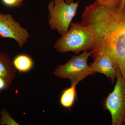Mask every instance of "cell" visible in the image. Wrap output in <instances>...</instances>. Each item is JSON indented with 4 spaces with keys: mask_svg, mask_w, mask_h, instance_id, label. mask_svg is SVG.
<instances>
[{
    "mask_svg": "<svg viewBox=\"0 0 125 125\" xmlns=\"http://www.w3.org/2000/svg\"><path fill=\"white\" fill-rule=\"evenodd\" d=\"M79 1L67 4L65 0H52L47 9L48 23L50 29L56 30L61 36L69 29L72 20L76 15Z\"/></svg>",
    "mask_w": 125,
    "mask_h": 125,
    "instance_id": "3957f363",
    "label": "cell"
},
{
    "mask_svg": "<svg viewBox=\"0 0 125 125\" xmlns=\"http://www.w3.org/2000/svg\"><path fill=\"white\" fill-rule=\"evenodd\" d=\"M125 4V0H122L121 3L120 7H124Z\"/></svg>",
    "mask_w": 125,
    "mask_h": 125,
    "instance_id": "9a60e30c",
    "label": "cell"
},
{
    "mask_svg": "<svg viewBox=\"0 0 125 125\" xmlns=\"http://www.w3.org/2000/svg\"><path fill=\"white\" fill-rule=\"evenodd\" d=\"M93 57L94 62L90 66L95 73L98 72L105 75L113 83L120 71L117 69L111 56L108 53L102 52Z\"/></svg>",
    "mask_w": 125,
    "mask_h": 125,
    "instance_id": "52a82bcc",
    "label": "cell"
},
{
    "mask_svg": "<svg viewBox=\"0 0 125 125\" xmlns=\"http://www.w3.org/2000/svg\"><path fill=\"white\" fill-rule=\"evenodd\" d=\"M95 1L104 7L112 8L120 6L122 0H95Z\"/></svg>",
    "mask_w": 125,
    "mask_h": 125,
    "instance_id": "7c38bea8",
    "label": "cell"
},
{
    "mask_svg": "<svg viewBox=\"0 0 125 125\" xmlns=\"http://www.w3.org/2000/svg\"><path fill=\"white\" fill-rule=\"evenodd\" d=\"M2 3L9 7H20L22 3L20 0H1Z\"/></svg>",
    "mask_w": 125,
    "mask_h": 125,
    "instance_id": "4fadbf2b",
    "label": "cell"
},
{
    "mask_svg": "<svg viewBox=\"0 0 125 125\" xmlns=\"http://www.w3.org/2000/svg\"><path fill=\"white\" fill-rule=\"evenodd\" d=\"M81 19L93 36L91 55L108 53L120 71L125 57V4L107 8L95 1L85 6Z\"/></svg>",
    "mask_w": 125,
    "mask_h": 125,
    "instance_id": "6da1fadb",
    "label": "cell"
},
{
    "mask_svg": "<svg viewBox=\"0 0 125 125\" xmlns=\"http://www.w3.org/2000/svg\"><path fill=\"white\" fill-rule=\"evenodd\" d=\"M124 121H125V120H124Z\"/></svg>",
    "mask_w": 125,
    "mask_h": 125,
    "instance_id": "ac0fdd59",
    "label": "cell"
},
{
    "mask_svg": "<svg viewBox=\"0 0 125 125\" xmlns=\"http://www.w3.org/2000/svg\"><path fill=\"white\" fill-rule=\"evenodd\" d=\"M94 40L92 33L81 23H72L66 33L56 41L54 45L59 52H72L79 54L91 50Z\"/></svg>",
    "mask_w": 125,
    "mask_h": 125,
    "instance_id": "7a4b0ae2",
    "label": "cell"
},
{
    "mask_svg": "<svg viewBox=\"0 0 125 125\" xmlns=\"http://www.w3.org/2000/svg\"><path fill=\"white\" fill-rule=\"evenodd\" d=\"M1 115L0 120V125H20L13 119L10 115L5 109H2L0 111Z\"/></svg>",
    "mask_w": 125,
    "mask_h": 125,
    "instance_id": "8fae6325",
    "label": "cell"
},
{
    "mask_svg": "<svg viewBox=\"0 0 125 125\" xmlns=\"http://www.w3.org/2000/svg\"><path fill=\"white\" fill-rule=\"evenodd\" d=\"M75 84H71V87L62 91L60 98V103L62 107L70 109L73 105L76 98Z\"/></svg>",
    "mask_w": 125,
    "mask_h": 125,
    "instance_id": "30bf717a",
    "label": "cell"
},
{
    "mask_svg": "<svg viewBox=\"0 0 125 125\" xmlns=\"http://www.w3.org/2000/svg\"><path fill=\"white\" fill-rule=\"evenodd\" d=\"M116 79L114 90L106 99L105 108L111 114L112 125H122L125 124V81L120 71Z\"/></svg>",
    "mask_w": 125,
    "mask_h": 125,
    "instance_id": "5b68a950",
    "label": "cell"
},
{
    "mask_svg": "<svg viewBox=\"0 0 125 125\" xmlns=\"http://www.w3.org/2000/svg\"><path fill=\"white\" fill-rule=\"evenodd\" d=\"M90 52H83L78 56H74L65 64L58 66L54 72L58 78L68 79L71 84L77 85L87 76L95 73L90 66L88 64Z\"/></svg>",
    "mask_w": 125,
    "mask_h": 125,
    "instance_id": "277c9868",
    "label": "cell"
},
{
    "mask_svg": "<svg viewBox=\"0 0 125 125\" xmlns=\"http://www.w3.org/2000/svg\"><path fill=\"white\" fill-rule=\"evenodd\" d=\"M13 65L16 71L21 73L30 71L34 66V62L30 56L26 54H18L12 61Z\"/></svg>",
    "mask_w": 125,
    "mask_h": 125,
    "instance_id": "9c48e42d",
    "label": "cell"
},
{
    "mask_svg": "<svg viewBox=\"0 0 125 125\" xmlns=\"http://www.w3.org/2000/svg\"><path fill=\"white\" fill-rule=\"evenodd\" d=\"M0 37L13 39L22 48L28 42L29 34L11 14L0 12Z\"/></svg>",
    "mask_w": 125,
    "mask_h": 125,
    "instance_id": "8992f818",
    "label": "cell"
},
{
    "mask_svg": "<svg viewBox=\"0 0 125 125\" xmlns=\"http://www.w3.org/2000/svg\"><path fill=\"white\" fill-rule=\"evenodd\" d=\"M120 71L122 77L125 81V57Z\"/></svg>",
    "mask_w": 125,
    "mask_h": 125,
    "instance_id": "5bb4252c",
    "label": "cell"
},
{
    "mask_svg": "<svg viewBox=\"0 0 125 125\" xmlns=\"http://www.w3.org/2000/svg\"><path fill=\"white\" fill-rule=\"evenodd\" d=\"M74 0H65V2L67 4H70V3H71V2L74 1Z\"/></svg>",
    "mask_w": 125,
    "mask_h": 125,
    "instance_id": "2e32d148",
    "label": "cell"
},
{
    "mask_svg": "<svg viewBox=\"0 0 125 125\" xmlns=\"http://www.w3.org/2000/svg\"><path fill=\"white\" fill-rule=\"evenodd\" d=\"M16 71L10 56L0 52V92L10 89L15 78Z\"/></svg>",
    "mask_w": 125,
    "mask_h": 125,
    "instance_id": "ba28073f",
    "label": "cell"
},
{
    "mask_svg": "<svg viewBox=\"0 0 125 125\" xmlns=\"http://www.w3.org/2000/svg\"><path fill=\"white\" fill-rule=\"evenodd\" d=\"M24 0H20V1L21 2V3H22V2L23 1H24Z\"/></svg>",
    "mask_w": 125,
    "mask_h": 125,
    "instance_id": "e0dca14e",
    "label": "cell"
}]
</instances>
